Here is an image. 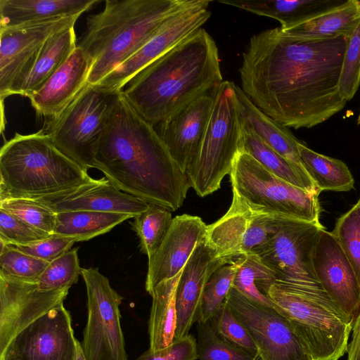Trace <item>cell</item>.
Wrapping results in <instances>:
<instances>
[{
    "instance_id": "33",
    "label": "cell",
    "mask_w": 360,
    "mask_h": 360,
    "mask_svg": "<svg viewBox=\"0 0 360 360\" xmlns=\"http://www.w3.org/2000/svg\"><path fill=\"white\" fill-rule=\"evenodd\" d=\"M239 259L233 286L254 301L277 309L267 296L269 288L276 281L274 272L253 253L240 257Z\"/></svg>"
},
{
    "instance_id": "39",
    "label": "cell",
    "mask_w": 360,
    "mask_h": 360,
    "mask_svg": "<svg viewBox=\"0 0 360 360\" xmlns=\"http://www.w3.org/2000/svg\"><path fill=\"white\" fill-rule=\"evenodd\" d=\"M77 250L78 248L70 249L49 263L37 281L41 290L70 288L77 283L82 270Z\"/></svg>"
},
{
    "instance_id": "23",
    "label": "cell",
    "mask_w": 360,
    "mask_h": 360,
    "mask_svg": "<svg viewBox=\"0 0 360 360\" xmlns=\"http://www.w3.org/2000/svg\"><path fill=\"white\" fill-rule=\"evenodd\" d=\"M94 61L82 48L76 49L36 91L27 97L39 116L58 117L88 84Z\"/></svg>"
},
{
    "instance_id": "48",
    "label": "cell",
    "mask_w": 360,
    "mask_h": 360,
    "mask_svg": "<svg viewBox=\"0 0 360 360\" xmlns=\"http://www.w3.org/2000/svg\"><path fill=\"white\" fill-rule=\"evenodd\" d=\"M357 124L359 125H360V112H359V115L358 118H357Z\"/></svg>"
},
{
    "instance_id": "24",
    "label": "cell",
    "mask_w": 360,
    "mask_h": 360,
    "mask_svg": "<svg viewBox=\"0 0 360 360\" xmlns=\"http://www.w3.org/2000/svg\"><path fill=\"white\" fill-rule=\"evenodd\" d=\"M99 0H0V27L81 15Z\"/></svg>"
},
{
    "instance_id": "3",
    "label": "cell",
    "mask_w": 360,
    "mask_h": 360,
    "mask_svg": "<svg viewBox=\"0 0 360 360\" xmlns=\"http://www.w3.org/2000/svg\"><path fill=\"white\" fill-rule=\"evenodd\" d=\"M222 82L217 46L201 27L142 69L122 94L155 126Z\"/></svg>"
},
{
    "instance_id": "19",
    "label": "cell",
    "mask_w": 360,
    "mask_h": 360,
    "mask_svg": "<svg viewBox=\"0 0 360 360\" xmlns=\"http://www.w3.org/2000/svg\"><path fill=\"white\" fill-rule=\"evenodd\" d=\"M56 213L70 211L119 212L135 217L148 203L116 188L105 176L53 195L29 199Z\"/></svg>"
},
{
    "instance_id": "31",
    "label": "cell",
    "mask_w": 360,
    "mask_h": 360,
    "mask_svg": "<svg viewBox=\"0 0 360 360\" xmlns=\"http://www.w3.org/2000/svg\"><path fill=\"white\" fill-rule=\"evenodd\" d=\"M134 218L131 214L96 211H70L56 213L53 234L85 241L104 234L117 225Z\"/></svg>"
},
{
    "instance_id": "30",
    "label": "cell",
    "mask_w": 360,
    "mask_h": 360,
    "mask_svg": "<svg viewBox=\"0 0 360 360\" xmlns=\"http://www.w3.org/2000/svg\"><path fill=\"white\" fill-rule=\"evenodd\" d=\"M75 25L52 34L42 46L19 94L28 96L39 89L77 47Z\"/></svg>"
},
{
    "instance_id": "20",
    "label": "cell",
    "mask_w": 360,
    "mask_h": 360,
    "mask_svg": "<svg viewBox=\"0 0 360 360\" xmlns=\"http://www.w3.org/2000/svg\"><path fill=\"white\" fill-rule=\"evenodd\" d=\"M207 225L197 216L173 218L171 227L158 251L148 258L146 290L150 295L160 283L179 274L197 245L207 237Z\"/></svg>"
},
{
    "instance_id": "44",
    "label": "cell",
    "mask_w": 360,
    "mask_h": 360,
    "mask_svg": "<svg viewBox=\"0 0 360 360\" xmlns=\"http://www.w3.org/2000/svg\"><path fill=\"white\" fill-rule=\"evenodd\" d=\"M74 238L52 234L51 236L27 245H11L20 251L51 262L72 249Z\"/></svg>"
},
{
    "instance_id": "10",
    "label": "cell",
    "mask_w": 360,
    "mask_h": 360,
    "mask_svg": "<svg viewBox=\"0 0 360 360\" xmlns=\"http://www.w3.org/2000/svg\"><path fill=\"white\" fill-rule=\"evenodd\" d=\"M323 229L325 228L321 223L278 216L275 231L252 253L274 272L275 282L327 294L318 281L312 264L313 250Z\"/></svg>"
},
{
    "instance_id": "5",
    "label": "cell",
    "mask_w": 360,
    "mask_h": 360,
    "mask_svg": "<svg viewBox=\"0 0 360 360\" xmlns=\"http://www.w3.org/2000/svg\"><path fill=\"white\" fill-rule=\"evenodd\" d=\"M92 180L53 145L44 130L17 133L1 148L0 200L41 198Z\"/></svg>"
},
{
    "instance_id": "21",
    "label": "cell",
    "mask_w": 360,
    "mask_h": 360,
    "mask_svg": "<svg viewBox=\"0 0 360 360\" xmlns=\"http://www.w3.org/2000/svg\"><path fill=\"white\" fill-rule=\"evenodd\" d=\"M214 91L196 98L158 124L160 138L186 174L202 141L214 103Z\"/></svg>"
},
{
    "instance_id": "13",
    "label": "cell",
    "mask_w": 360,
    "mask_h": 360,
    "mask_svg": "<svg viewBox=\"0 0 360 360\" xmlns=\"http://www.w3.org/2000/svg\"><path fill=\"white\" fill-rule=\"evenodd\" d=\"M80 15L0 27V97L18 94L45 41Z\"/></svg>"
},
{
    "instance_id": "28",
    "label": "cell",
    "mask_w": 360,
    "mask_h": 360,
    "mask_svg": "<svg viewBox=\"0 0 360 360\" xmlns=\"http://www.w3.org/2000/svg\"><path fill=\"white\" fill-rule=\"evenodd\" d=\"M240 152L251 155L280 179L308 192L316 195L321 193L303 167L280 155L243 123Z\"/></svg>"
},
{
    "instance_id": "7",
    "label": "cell",
    "mask_w": 360,
    "mask_h": 360,
    "mask_svg": "<svg viewBox=\"0 0 360 360\" xmlns=\"http://www.w3.org/2000/svg\"><path fill=\"white\" fill-rule=\"evenodd\" d=\"M243 123L234 83L223 81L214 91V103L198 153L186 172L191 188L205 197L220 188L241 150Z\"/></svg>"
},
{
    "instance_id": "1",
    "label": "cell",
    "mask_w": 360,
    "mask_h": 360,
    "mask_svg": "<svg viewBox=\"0 0 360 360\" xmlns=\"http://www.w3.org/2000/svg\"><path fill=\"white\" fill-rule=\"evenodd\" d=\"M349 37H294L280 27L250 39L239 69L241 89L262 112L287 127L311 128L347 101L338 82Z\"/></svg>"
},
{
    "instance_id": "35",
    "label": "cell",
    "mask_w": 360,
    "mask_h": 360,
    "mask_svg": "<svg viewBox=\"0 0 360 360\" xmlns=\"http://www.w3.org/2000/svg\"><path fill=\"white\" fill-rule=\"evenodd\" d=\"M197 323L198 360H255L259 356L222 338L210 321Z\"/></svg>"
},
{
    "instance_id": "29",
    "label": "cell",
    "mask_w": 360,
    "mask_h": 360,
    "mask_svg": "<svg viewBox=\"0 0 360 360\" xmlns=\"http://www.w3.org/2000/svg\"><path fill=\"white\" fill-rule=\"evenodd\" d=\"M181 272L164 281L153 290L148 320L150 347L152 351L167 347L175 338L176 327V290Z\"/></svg>"
},
{
    "instance_id": "26",
    "label": "cell",
    "mask_w": 360,
    "mask_h": 360,
    "mask_svg": "<svg viewBox=\"0 0 360 360\" xmlns=\"http://www.w3.org/2000/svg\"><path fill=\"white\" fill-rule=\"evenodd\" d=\"M218 2L274 18L283 28L312 18L340 4L338 0H220Z\"/></svg>"
},
{
    "instance_id": "8",
    "label": "cell",
    "mask_w": 360,
    "mask_h": 360,
    "mask_svg": "<svg viewBox=\"0 0 360 360\" xmlns=\"http://www.w3.org/2000/svg\"><path fill=\"white\" fill-rule=\"evenodd\" d=\"M122 91L88 84L45 133L65 155L86 171L94 168V155Z\"/></svg>"
},
{
    "instance_id": "4",
    "label": "cell",
    "mask_w": 360,
    "mask_h": 360,
    "mask_svg": "<svg viewBox=\"0 0 360 360\" xmlns=\"http://www.w3.org/2000/svg\"><path fill=\"white\" fill-rule=\"evenodd\" d=\"M190 0H124L105 1L104 9L86 20L77 46L94 65L88 84H98L133 56L173 14Z\"/></svg>"
},
{
    "instance_id": "49",
    "label": "cell",
    "mask_w": 360,
    "mask_h": 360,
    "mask_svg": "<svg viewBox=\"0 0 360 360\" xmlns=\"http://www.w3.org/2000/svg\"><path fill=\"white\" fill-rule=\"evenodd\" d=\"M255 360H262V359H261L260 356H258Z\"/></svg>"
},
{
    "instance_id": "11",
    "label": "cell",
    "mask_w": 360,
    "mask_h": 360,
    "mask_svg": "<svg viewBox=\"0 0 360 360\" xmlns=\"http://www.w3.org/2000/svg\"><path fill=\"white\" fill-rule=\"evenodd\" d=\"M87 294V321L82 348L86 360H128L120 323L123 297L98 268H82Z\"/></svg>"
},
{
    "instance_id": "18",
    "label": "cell",
    "mask_w": 360,
    "mask_h": 360,
    "mask_svg": "<svg viewBox=\"0 0 360 360\" xmlns=\"http://www.w3.org/2000/svg\"><path fill=\"white\" fill-rule=\"evenodd\" d=\"M312 264L318 281L332 302L354 322L360 312V283L339 243L325 229L318 235Z\"/></svg>"
},
{
    "instance_id": "46",
    "label": "cell",
    "mask_w": 360,
    "mask_h": 360,
    "mask_svg": "<svg viewBox=\"0 0 360 360\" xmlns=\"http://www.w3.org/2000/svg\"><path fill=\"white\" fill-rule=\"evenodd\" d=\"M347 353V360H360V312L353 322L351 340Z\"/></svg>"
},
{
    "instance_id": "6",
    "label": "cell",
    "mask_w": 360,
    "mask_h": 360,
    "mask_svg": "<svg viewBox=\"0 0 360 360\" xmlns=\"http://www.w3.org/2000/svg\"><path fill=\"white\" fill-rule=\"evenodd\" d=\"M267 296L290 320L314 360H339L347 352L353 321L327 294L275 282Z\"/></svg>"
},
{
    "instance_id": "22",
    "label": "cell",
    "mask_w": 360,
    "mask_h": 360,
    "mask_svg": "<svg viewBox=\"0 0 360 360\" xmlns=\"http://www.w3.org/2000/svg\"><path fill=\"white\" fill-rule=\"evenodd\" d=\"M233 261L217 257L206 238L200 242L184 266L176 290L175 338L186 337L200 319L206 284L213 272Z\"/></svg>"
},
{
    "instance_id": "43",
    "label": "cell",
    "mask_w": 360,
    "mask_h": 360,
    "mask_svg": "<svg viewBox=\"0 0 360 360\" xmlns=\"http://www.w3.org/2000/svg\"><path fill=\"white\" fill-rule=\"evenodd\" d=\"M51 235L27 225L0 209V239L8 245H27Z\"/></svg>"
},
{
    "instance_id": "15",
    "label": "cell",
    "mask_w": 360,
    "mask_h": 360,
    "mask_svg": "<svg viewBox=\"0 0 360 360\" xmlns=\"http://www.w3.org/2000/svg\"><path fill=\"white\" fill-rule=\"evenodd\" d=\"M278 217L254 212L233 194L226 214L207 226V240L217 257L233 261L265 243L276 229Z\"/></svg>"
},
{
    "instance_id": "16",
    "label": "cell",
    "mask_w": 360,
    "mask_h": 360,
    "mask_svg": "<svg viewBox=\"0 0 360 360\" xmlns=\"http://www.w3.org/2000/svg\"><path fill=\"white\" fill-rule=\"evenodd\" d=\"M69 289L42 290L37 282L0 277V360L20 333L63 304Z\"/></svg>"
},
{
    "instance_id": "41",
    "label": "cell",
    "mask_w": 360,
    "mask_h": 360,
    "mask_svg": "<svg viewBox=\"0 0 360 360\" xmlns=\"http://www.w3.org/2000/svg\"><path fill=\"white\" fill-rule=\"evenodd\" d=\"M209 321L217 333L226 341L253 354H259L248 330L235 316L226 300Z\"/></svg>"
},
{
    "instance_id": "17",
    "label": "cell",
    "mask_w": 360,
    "mask_h": 360,
    "mask_svg": "<svg viewBox=\"0 0 360 360\" xmlns=\"http://www.w3.org/2000/svg\"><path fill=\"white\" fill-rule=\"evenodd\" d=\"M77 341L63 304L20 333L1 360H75Z\"/></svg>"
},
{
    "instance_id": "42",
    "label": "cell",
    "mask_w": 360,
    "mask_h": 360,
    "mask_svg": "<svg viewBox=\"0 0 360 360\" xmlns=\"http://www.w3.org/2000/svg\"><path fill=\"white\" fill-rule=\"evenodd\" d=\"M360 85V24L349 37L338 82L341 97L347 102L355 95Z\"/></svg>"
},
{
    "instance_id": "38",
    "label": "cell",
    "mask_w": 360,
    "mask_h": 360,
    "mask_svg": "<svg viewBox=\"0 0 360 360\" xmlns=\"http://www.w3.org/2000/svg\"><path fill=\"white\" fill-rule=\"evenodd\" d=\"M331 233L339 243L360 283V198L336 220Z\"/></svg>"
},
{
    "instance_id": "47",
    "label": "cell",
    "mask_w": 360,
    "mask_h": 360,
    "mask_svg": "<svg viewBox=\"0 0 360 360\" xmlns=\"http://www.w3.org/2000/svg\"><path fill=\"white\" fill-rule=\"evenodd\" d=\"M75 360H86L83 352L81 343L79 341H77V353Z\"/></svg>"
},
{
    "instance_id": "14",
    "label": "cell",
    "mask_w": 360,
    "mask_h": 360,
    "mask_svg": "<svg viewBox=\"0 0 360 360\" xmlns=\"http://www.w3.org/2000/svg\"><path fill=\"white\" fill-rule=\"evenodd\" d=\"M210 3L208 0H190L184 8L165 20L139 50L96 86L122 91L142 69L201 28L211 15Z\"/></svg>"
},
{
    "instance_id": "12",
    "label": "cell",
    "mask_w": 360,
    "mask_h": 360,
    "mask_svg": "<svg viewBox=\"0 0 360 360\" xmlns=\"http://www.w3.org/2000/svg\"><path fill=\"white\" fill-rule=\"evenodd\" d=\"M226 301L248 330L262 360H314L290 320L277 309L254 301L233 286Z\"/></svg>"
},
{
    "instance_id": "34",
    "label": "cell",
    "mask_w": 360,
    "mask_h": 360,
    "mask_svg": "<svg viewBox=\"0 0 360 360\" xmlns=\"http://www.w3.org/2000/svg\"><path fill=\"white\" fill-rule=\"evenodd\" d=\"M171 211L160 205L148 204L146 210L134 217L132 229L139 239L141 251L152 257L160 248L172 224Z\"/></svg>"
},
{
    "instance_id": "40",
    "label": "cell",
    "mask_w": 360,
    "mask_h": 360,
    "mask_svg": "<svg viewBox=\"0 0 360 360\" xmlns=\"http://www.w3.org/2000/svg\"><path fill=\"white\" fill-rule=\"evenodd\" d=\"M0 209L40 231L53 234L56 213L29 199L0 200Z\"/></svg>"
},
{
    "instance_id": "37",
    "label": "cell",
    "mask_w": 360,
    "mask_h": 360,
    "mask_svg": "<svg viewBox=\"0 0 360 360\" xmlns=\"http://www.w3.org/2000/svg\"><path fill=\"white\" fill-rule=\"evenodd\" d=\"M240 265L239 257L221 266L210 277L203 294L198 321H209L226 300Z\"/></svg>"
},
{
    "instance_id": "27",
    "label": "cell",
    "mask_w": 360,
    "mask_h": 360,
    "mask_svg": "<svg viewBox=\"0 0 360 360\" xmlns=\"http://www.w3.org/2000/svg\"><path fill=\"white\" fill-rule=\"evenodd\" d=\"M360 24V0H345L342 4L292 26L281 27L291 36L306 38L349 37Z\"/></svg>"
},
{
    "instance_id": "25",
    "label": "cell",
    "mask_w": 360,
    "mask_h": 360,
    "mask_svg": "<svg viewBox=\"0 0 360 360\" xmlns=\"http://www.w3.org/2000/svg\"><path fill=\"white\" fill-rule=\"evenodd\" d=\"M234 90L242 122L280 155L304 168L298 150V145L302 141L288 127L257 108L236 84Z\"/></svg>"
},
{
    "instance_id": "9",
    "label": "cell",
    "mask_w": 360,
    "mask_h": 360,
    "mask_svg": "<svg viewBox=\"0 0 360 360\" xmlns=\"http://www.w3.org/2000/svg\"><path fill=\"white\" fill-rule=\"evenodd\" d=\"M233 194L252 211L320 224L318 196L276 176L240 152L229 174Z\"/></svg>"
},
{
    "instance_id": "36",
    "label": "cell",
    "mask_w": 360,
    "mask_h": 360,
    "mask_svg": "<svg viewBox=\"0 0 360 360\" xmlns=\"http://www.w3.org/2000/svg\"><path fill=\"white\" fill-rule=\"evenodd\" d=\"M49 263L24 253L0 239V277L37 282Z\"/></svg>"
},
{
    "instance_id": "32",
    "label": "cell",
    "mask_w": 360,
    "mask_h": 360,
    "mask_svg": "<svg viewBox=\"0 0 360 360\" xmlns=\"http://www.w3.org/2000/svg\"><path fill=\"white\" fill-rule=\"evenodd\" d=\"M298 150L305 171L321 192L349 191L354 188V179L344 162L319 153L304 142L298 145Z\"/></svg>"
},
{
    "instance_id": "2",
    "label": "cell",
    "mask_w": 360,
    "mask_h": 360,
    "mask_svg": "<svg viewBox=\"0 0 360 360\" xmlns=\"http://www.w3.org/2000/svg\"><path fill=\"white\" fill-rule=\"evenodd\" d=\"M94 168L119 190L175 211L191 188L158 131L121 92L94 155Z\"/></svg>"
},
{
    "instance_id": "45",
    "label": "cell",
    "mask_w": 360,
    "mask_h": 360,
    "mask_svg": "<svg viewBox=\"0 0 360 360\" xmlns=\"http://www.w3.org/2000/svg\"><path fill=\"white\" fill-rule=\"evenodd\" d=\"M135 360H198L197 342L188 334L186 337L174 339L171 345L157 351L150 349Z\"/></svg>"
}]
</instances>
